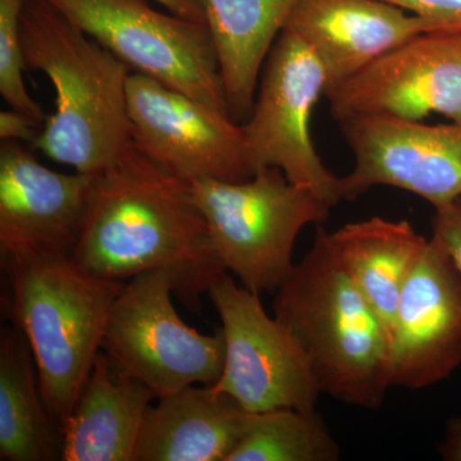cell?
I'll list each match as a JSON object with an SVG mask.
<instances>
[{
    "mask_svg": "<svg viewBox=\"0 0 461 461\" xmlns=\"http://www.w3.org/2000/svg\"><path fill=\"white\" fill-rule=\"evenodd\" d=\"M72 257L87 271L123 282L163 269L172 276L173 295L195 312L200 297L227 273L189 184L132 141L96 175Z\"/></svg>",
    "mask_w": 461,
    "mask_h": 461,
    "instance_id": "6da1fadb",
    "label": "cell"
},
{
    "mask_svg": "<svg viewBox=\"0 0 461 461\" xmlns=\"http://www.w3.org/2000/svg\"><path fill=\"white\" fill-rule=\"evenodd\" d=\"M21 38L27 68L42 72L56 90V112L33 148L76 172L99 175L131 144V68L48 0H25Z\"/></svg>",
    "mask_w": 461,
    "mask_h": 461,
    "instance_id": "7a4b0ae2",
    "label": "cell"
},
{
    "mask_svg": "<svg viewBox=\"0 0 461 461\" xmlns=\"http://www.w3.org/2000/svg\"><path fill=\"white\" fill-rule=\"evenodd\" d=\"M273 312L311 362L321 393L379 408L390 390V330L339 262L329 230L275 291Z\"/></svg>",
    "mask_w": 461,
    "mask_h": 461,
    "instance_id": "3957f363",
    "label": "cell"
},
{
    "mask_svg": "<svg viewBox=\"0 0 461 461\" xmlns=\"http://www.w3.org/2000/svg\"><path fill=\"white\" fill-rule=\"evenodd\" d=\"M2 267L7 313L32 348L42 396L63 430L126 282L87 271L72 256L11 258Z\"/></svg>",
    "mask_w": 461,
    "mask_h": 461,
    "instance_id": "277c9868",
    "label": "cell"
},
{
    "mask_svg": "<svg viewBox=\"0 0 461 461\" xmlns=\"http://www.w3.org/2000/svg\"><path fill=\"white\" fill-rule=\"evenodd\" d=\"M187 184L224 268L259 295L277 290L295 266L297 236L309 224L326 222L332 208L275 167L247 181Z\"/></svg>",
    "mask_w": 461,
    "mask_h": 461,
    "instance_id": "5b68a950",
    "label": "cell"
},
{
    "mask_svg": "<svg viewBox=\"0 0 461 461\" xmlns=\"http://www.w3.org/2000/svg\"><path fill=\"white\" fill-rule=\"evenodd\" d=\"M135 72L230 118L208 23L162 14L148 0H48Z\"/></svg>",
    "mask_w": 461,
    "mask_h": 461,
    "instance_id": "8992f818",
    "label": "cell"
},
{
    "mask_svg": "<svg viewBox=\"0 0 461 461\" xmlns=\"http://www.w3.org/2000/svg\"><path fill=\"white\" fill-rule=\"evenodd\" d=\"M168 272L149 271L124 284L109 313L102 350L158 397L220 379L222 329L204 335L181 320Z\"/></svg>",
    "mask_w": 461,
    "mask_h": 461,
    "instance_id": "52a82bcc",
    "label": "cell"
},
{
    "mask_svg": "<svg viewBox=\"0 0 461 461\" xmlns=\"http://www.w3.org/2000/svg\"><path fill=\"white\" fill-rule=\"evenodd\" d=\"M327 76L321 60L299 36L282 30L260 72L253 111L242 126L254 175L280 168L288 180L335 206L342 202L341 177L321 162L309 124Z\"/></svg>",
    "mask_w": 461,
    "mask_h": 461,
    "instance_id": "ba28073f",
    "label": "cell"
},
{
    "mask_svg": "<svg viewBox=\"0 0 461 461\" xmlns=\"http://www.w3.org/2000/svg\"><path fill=\"white\" fill-rule=\"evenodd\" d=\"M222 321L226 357L218 393L245 411H315L321 393L311 362L296 339L267 313L259 294L220 278L208 293Z\"/></svg>",
    "mask_w": 461,
    "mask_h": 461,
    "instance_id": "9c48e42d",
    "label": "cell"
},
{
    "mask_svg": "<svg viewBox=\"0 0 461 461\" xmlns=\"http://www.w3.org/2000/svg\"><path fill=\"white\" fill-rule=\"evenodd\" d=\"M131 141L175 177L241 182L253 177L242 126L148 76L127 80Z\"/></svg>",
    "mask_w": 461,
    "mask_h": 461,
    "instance_id": "30bf717a",
    "label": "cell"
},
{
    "mask_svg": "<svg viewBox=\"0 0 461 461\" xmlns=\"http://www.w3.org/2000/svg\"><path fill=\"white\" fill-rule=\"evenodd\" d=\"M339 124L355 159L353 171L341 177L342 199L390 186L420 196L436 211L461 198V123L368 114Z\"/></svg>",
    "mask_w": 461,
    "mask_h": 461,
    "instance_id": "8fae6325",
    "label": "cell"
},
{
    "mask_svg": "<svg viewBox=\"0 0 461 461\" xmlns=\"http://www.w3.org/2000/svg\"><path fill=\"white\" fill-rule=\"evenodd\" d=\"M339 122L357 115L461 123V33L426 32L403 42L327 94Z\"/></svg>",
    "mask_w": 461,
    "mask_h": 461,
    "instance_id": "7c38bea8",
    "label": "cell"
},
{
    "mask_svg": "<svg viewBox=\"0 0 461 461\" xmlns=\"http://www.w3.org/2000/svg\"><path fill=\"white\" fill-rule=\"evenodd\" d=\"M461 366V272L430 238L397 304L390 332V384L421 390Z\"/></svg>",
    "mask_w": 461,
    "mask_h": 461,
    "instance_id": "4fadbf2b",
    "label": "cell"
},
{
    "mask_svg": "<svg viewBox=\"0 0 461 461\" xmlns=\"http://www.w3.org/2000/svg\"><path fill=\"white\" fill-rule=\"evenodd\" d=\"M96 175L41 165L20 141L0 145V256H72Z\"/></svg>",
    "mask_w": 461,
    "mask_h": 461,
    "instance_id": "5bb4252c",
    "label": "cell"
},
{
    "mask_svg": "<svg viewBox=\"0 0 461 461\" xmlns=\"http://www.w3.org/2000/svg\"><path fill=\"white\" fill-rule=\"evenodd\" d=\"M285 29L321 60L326 95L403 42L441 32L430 21L384 0H299Z\"/></svg>",
    "mask_w": 461,
    "mask_h": 461,
    "instance_id": "9a60e30c",
    "label": "cell"
},
{
    "mask_svg": "<svg viewBox=\"0 0 461 461\" xmlns=\"http://www.w3.org/2000/svg\"><path fill=\"white\" fill-rule=\"evenodd\" d=\"M251 415L213 384L167 393L148 409L135 461H227Z\"/></svg>",
    "mask_w": 461,
    "mask_h": 461,
    "instance_id": "2e32d148",
    "label": "cell"
},
{
    "mask_svg": "<svg viewBox=\"0 0 461 461\" xmlns=\"http://www.w3.org/2000/svg\"><path fill=\"white\" fill-rule=\"evenodd\" d=\"M153 391L100 350L63 426L62 461H135Z\"/></svg>",
    "mask_w": 461,
    "mask_h": 461,
    "instance_id": "e0dca14e",
    "label": "cell"
},
{
    "mask_svg": "<svg viewBox=\"0 0 461 461\" xmlns=\"http://www.w3.org/2000/svg\"><path fill=\"white\" fill-rule=\"evenodd\" d=\"M299 0H203L230 115L247 121L264 62ZM241 124V123H240Z\"/></svg>",
    "mask_w": 461,
    "mask_h": 461,
    "instance_id": "ac0fdd59",
    "label": "cell"
},
{
    "mask_svg": "<svg viewBox=\"0 0 461 461\" xmlns=\"http://www.w3.org/2000/svg\"><path fill=\"white\" fill-rule=\"evenodd\" d=\"M339 262L391 332L400 296L429 239L408 221L382 217L345 224L329 232Z\"/></svg>",
    "mask_w": 461,
    "mask_h": 461,
    "instance_id": "d6986e66",
    "label": "cell"
},
{
    "mask_svg": "<svg viewBox=\"0 0 461 461\" xmlns=\"http://www.w3.org/2000/svg\"><path fill=\"white\" fill-rule=\"evenodd\" d=\"M63 430L45 402L32 348L17 326L0 335V460H62Z\"/></svg>",
    "mask_w": 461,
    "mask_h": 461,
    "instance_id": "ffe728a7",
    "label": "cell"
},
{
    "mask_svg": "<svg viewBox=\"0 0 461 461\" xmlns=\"http://www.w3.org/2000/svg\"><path fill=\"white\" fill-rule=\"evenodd\" d=\"M341 448L315 411L282 408L253 412L227 461H336Z\"/></svg>",
    "mask_w": 461,
    "mask_h": 461,
    "instance_id": "44dd1931",
    "label": "cell"
},
{
    "mask_svg": "<svg viewBox=\"0 0 461 461\" xmlns=\"http://www.w3.org/2000/svg\"><path fill=\"white\" fill-rule=\"evenodd\" d=\"M25 0H0V94L11 109L27 115L36 126L47 117L30 96L23 81L27 68L21 38V14Z\"/></svg>",
    "mask_w": 461,
    "mask_h": 461,
    "instance_id": "7402d4cb",
    "label": "cell"
},
{
    "mask_svg": "<svg viewBox=\"0 0 461 461\" xmlns=\"http://www.w3.org/2000/svg\"><path fill=\"white\" fill-rule=\"evenodd\" d=\"M430 21L441 32L461 33V0H384Z\"/></svg>",
    "mask_w": 461,
    "mask_h": 461,
    "instance_id": "603a6c76",
    "label": "cell"
},
{
    "mask_svg": "<svg viewBox=\"0 0 461 461\" xmlns=\"http://www.w3.org/2000/svg\"><path fill=\"white\" fill-rule=\"evenodd\" d=\"M432 238L446 249L461 272V198L450 205L436 209Z\"/></svg>",
    "mask_w": 461,
    "mask_h": 461,
    "instance_id": "cb8c5ba5",
    "label": "cell"
},
{
    "mask_svg": "<svg viewBox=\"0 0 461 461\" xmlns=\"http://www.w3.org/2000/svg\"><path fill=\"white\" fill-rule=\"evenodd\" d=\"M36 124L21 112L11 111L0 113V139L2 141H32L36 133Z\"/></svg>",
    "mask_w": 461,
    "mask_h": 461,
    "instance_id": "d4e9b609",
    "label": "cell"
},
{
    "mask_svg": "<svg viewBox=\"0 0 461 461\" xmlns=\"http://www.w3.org/2000/svg\"><path fill=\"white\" fill-rule=\"evenodd\" d=\"M438 450L444 460L461 461V418L448 420L445 439Z\"/></svg>",
    "mask_w": 461,
    "mask_h": 461,
    "instance_id": "484cf974",
    "label": "cell"
},
{
    "mask_svg": "<svg viewBox=\"0 0 461 461\" xmlns=\"http://www.w3.org/2000/svg\"><path fill=\"white\" fill-rule=\"evenodd\" d=\"M154 2L159 3L167 11L177 14V16L206 23L203 0H154Z\"/></svg>",
    "mask_w": 461,
    "mask_h": 461,
    "instance_id": "4316f807",
    "label": "cell"
}]
</instances>
